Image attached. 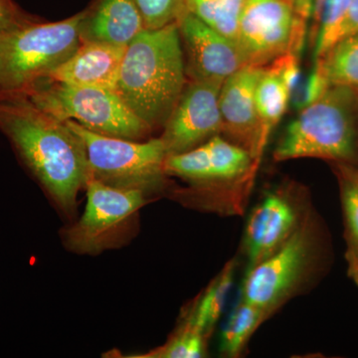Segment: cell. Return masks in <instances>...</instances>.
Here are the masks:
<instances>
[{
	"instance_id": "9c48e42d",
	"label": "cell",
	"mask_w": 358,
	"mask_h": 358,
	"mask_svg": "<svg viewBox=\"0 0 358 358\" xmlns=\"http://www.w3.org/2000/svg\"><path fill=\"white\" fill-rule=\"evenodd\" d=\"M307 21L286 0H245L236 44L246 65L267 66L287 53L301 55Z\"/></svg>"
},
{
	"instance_id": "30bf717a",
	"label": "cell",
	"mask_w": 358,
	"mask_h": 358,
	"mask_svg": "<svg viewBox=\"0 0 358 358\" xmlns=\"http://www.w3.org/2000/svg\"><path fill=\"white\" fill-rule=\"evenodd\" d=\"M223 83L189 80L164 124L166 155L183 154L222 133L219 94Z\"/></svg>"
},
{
	"instance_id": "e0dca14e",
	"label": "cell",
	"mask_w": 358,
	"mask_h": 358,
	"mask_svg": "<svg viewBox=\"0 0 358 358\" xmlns=\"http://www.w3.org/2000/svg\"><path fill=\"white\" fill-rule=\"evenodd\" d=\"M256 108L260 122V152L263 155L273 129L288 109L291 95L277 71L264 66L256 87Z\"/></svg>"
},
{
	"instance_id": "603a6c76",
	"label": "cell",
	"mask_w": 358,
	"mask_h": 358,
	"mask_svg": "<svg viewBox=\"0 0 358 358\" xmlns=\"http://www.w3.org/2000/svg\"><path fill=\"white\" fill-rule=\"evenodd\" d=\"M206 336L185 315L173 338L164 346L152 350L141 358H197L206 352Z\"/></svg>"
},
{
	"instance_id": "7a4b0ae2",
	"label": "cell",
	"mask_w": 358,
	"mask_h": 358,
	"mask_svg": "<svg viewBox=\"0 0 358 358\" xmlns=\"http://www.w3.org/2000/svg\"><path fill=\"white\" fill-rule=\"evenodd\" d=\"M178 22L145 29L127 46L115 91L150 129L164 127L186 81Z\"/></svg>"
},
{
	"instance_id": "5b68a950",
	"label": "cell",
	"mask_w": 358,
	"mask_h": 358,
	"mask_svg": "<svg viewBox=\"0 0 358 358\" xmlns=\"http://www.w3.org/2000/svg\"><path fill=\"white\" fill-rule=\"evenodd\" d=\"M322 249L319 220L310 209L279 249L246 271L240 299L271 317L310 281L319 267Z\"/></svg>"
},
{
	"instance_id": "4316f807",
	"label": "cell",
	"mask_w": 358,
	"mask_h": 358,
	"mask_svg": "<svg viewBox=\"0 0 358 358\" xmlns=\"http://www.w3.org/2000/svg\"><path fill=\"white\" fill-rule=\"evenodd\" d=\"M270 65L281 78L282 84L286 87L289 95L293 96L294 92L301 83V73L300 67V55L294 53H287L275 59Z\"/></svg>"
},
{
	"instance_id": "7402d4cb",
	"label": "cell",
	"mask_w": 358,
	"mask_h": 358,
	"mask_svg": "<svg viewBox=\"0 0 358 358\" xmlns=\"http://www.w3.org/2000/svg\"><path fill=\"white\" fill-rule=\"evenodd\" d=\"M186 11L236 43L245 0H185Z\"/></svg>"
},
{
	"instance_id": "ffe728a7",
	"label": "cell",
	"mask_w": 358,
	"mask_h": 358,
	"mask_svg": "<svg viewBox=\"0 0 358 358\" xmlns=\"http://www.w3.org/2000/svg\"><path fill=\"white\" fill-rule=\"evenodd\" d=\"M268 317L262 308L240 299L221 333L220 352L227 357H239L250 338Z\"/></svg>"
},
{
	"instance_id": "d4e9b609",
	"label": "cell",
	"mask_w": 358,
	"mask_h": 358,
	"mask_svg": "<svg viewBox=\"0 0 358 358\" xmlns=\"http://www.w3.org/2000/svg\"><path fill=\"white\" fill-rule=\"evenodd\" d=\"M355 34H358V0H352L350 2L345 13L331 28V31L327 33L324 36L317 38L315 59L324 55L339 40Z\"/></svg>"
},
{
	"instance_id": "4dcf8cb0",
	"label": "cell",
	"mask_w": 358,
	"mask_h": 358,
	"mask_svg": "<svg viewBox=\"0 0 358 358\" xmlns=\"http://www.w3.org/2000/svg\"><path fill=\"white\" fill-rule=\"evenodd\" d=\"M326 0H315V3H313V16H315V20L317 21H320V16H322V8H324V4Z\"/></svg>"
},
{
	"instance_id": "2e32d148",
	"label": "cell",
	"mask_w": 358,
	"mask_h": 358,
	"mask_svg": "<svg viewBox=\"0 0 358 358\" xmlns=\"http://www.w3.org/2000/svg\"><path fill=\"white\" fill-rule=\"evenodd\" d=\"M85 11L81 42H103L127 47L145 30L136 0H98Z\"/></svg>"
},
{
	"instance_id": "6da1fadb",
	"label": "cell",
	"mask_w": 358,
	"mask_h": 358,
	"mask_svg": "<svg viewBox=\"0 0 358 358\" xmlns=\"http://www.w3.org/2000/svg\"><path fill=\"white\" fill-rule=\"evenodd\" d=\"M0 131L61 210L74 215L90 176L82 138L22 95L0 96Z\"/></svg>"
},
{
	"instance_id": "d6986e66",
	"label": "cell",
	"mask_w": 358,
	"mask_h": 358,
	"mask_svg": "<svg viewBox=\"0 0 358 358\" xmlns=\"http://www.w3.org/2000/svg\"><path fill=\"white\" fill-rule=\"evenodd\" d=\"M331 87H343L358 95V34L339 40L315 59Z\"/></svg>"
},
{
	"instance_id": "ba28073f",
	"label": "cell",
	"mask_w": 358,
	"mask_h": 358,
	"mask_svg": "<svg viewBox=\"0 0 358 358\" xmlns=\"http://www.w3.org/2000/svg\"><path fill=\"white\" fill-rule=\"evenodd\" d=\"M87 204L81 218L63 231V243L71 252L96 255L117 248L134 230L136 215L150 197L138 190L110 187L89 176Z\"/></svg>"
},
{
	"instance_id": "5bb4252c",
	"label": "cell",
	"mask_w": 358,
	"mask_h": 358,
	"mask_svg": "<svg viewBox=\"0 0 358 358\" xmlns=\"http://www.w3.org/2000/svg\"><path fill=\"white\" fill-rule=\"evenodd\" d=\"M262 72L260 66L245 65L223 82L219 94L222 134L227 140L245 148L256 166L262 157L255 98L257 83Z\"/></svg>"
},
{
	"instance_id": "277c9868",
	"label": "cell",
	"mask_w": 358,
	"mask_h": 358,
	"mask_svg": "<svg viewBox=\"0 0 358 358\" xmlns=\"http://www.w3.org/2000/svg\"><path fill=\"white\" fill-rule=\"evenodd\" d=\"M357 101L352 90L331 87L289 124L275 148V162L310 157L345 164L355 159Z\"/></svg>"
},
{
	"instance_id": "4fadbf2b",
	"label": "cell",
	"mask_w": 358,
	"mask_h": 358,
	"mask_svg": "<svg viewBox=\"0 0 358 358\" xmlns=\"http://www.w3.org/2000/svg\"><path fill=\"white\" fill-rule=\"evenodd\" d=\"M178 22L188 79L223 83L246 65L239 47L233 40L196 16L186 11Z\"/></svg>"
},
{
	"instance_id": "8992f818",
	"label": "cell",
	"mask_w": 358,
	"mask_h": 358,
	"mask_svg": "<svg viewBox=\"0 0 358 358\" xmlns=\"http://www.w3.org/2000/svg\"><path fill=\"white\" fill-rule=\"evenodd\" d=\"M22 96L58 121L76 122L103 136L141 141L152 133L115 90L74 86L47 78Z\"/></svg>"
},
{
	"instance_id": "44dd1931",
	"label": "cell",
	"mask_w": 358,
	"mask_h": 358,
	"mask_svg": "<svg viewBox=\"0 0 358 358\" xmlns=\"http://www.w3.org/2000/svg\"><path fill=\"white\" fill-rule=\"evenodd\" d=\"M350 272L358 282V171L338 164Z\"/></svg>"
},
{
	"instance_id": "f546056e",
	"label": "cell",
	"mask_w": 358,
	"mask_h": 358,
	"mask_svg": "<svg viewBox=\"0 0 358 358\" xmlns=\"http://www.w3.org/2000/svg\"><path fill=\"white\" fill-rule=\"evenodd\" d=\"M286 1L293 6L296 14L303 20L308 21L312 15L315 0H286Z\"/></svg>"
},
{
	"instance_id": "83f0119b",
	"label": "cell",
	"mask_w": 358,
	"mask_h": 358,
	"mask_svg": "<svg viewBox=\"0 0 358 358\" xmlns=\"http://www.w3.org/2000/svg\"><path fill=\"white\" fill-rule=\"evenodd\" d=\"M36 20L23 13L13 0H0V36Z\"/></svg>"
},
{
	"instance_id": "f1b7e54d",
	"label": "cell",
	"mask_w": 358,
	"mask_h": 358,
	"mask_svg": "<svg viewBox=\"0 0 358 358\" xmlns=\"http://www.w3.org/2000/svg\"><path fill=\"white\" fill-rule=\"evenodd\" d=\"M352 0H326L320 16L319 37L324 36L338 23Z\"/></svg>"
},
{
	"instance_id": "ac0fdd59",
	"label": "cell",
	"mask_w": 358,
	"mask_h": 358,
	"mask_svg": "<svg viewBox=\"0 0 358 358\" xmlns=\"http://www.w3.org/2000/svg\"><path fill=\"white\" fill-rule=\"evenodd\" d=\"M235 260L230 261L193 303L186 315L208 338L222 315L234 282Z\"/></svg>"
},
{
	"instance_id": "9a60e30c",
	"label": "cell",
	"mask_w": 358,
	"mask_h": 358,
	"mask_svg": "<svg viewBox=\"0 0 358 358\" xmlns=\"http://www.w3.org/2000/svg\"><path fill=\"white\" fill-rule=\"evenodd\" d=\"M126 48L103 42H81L49 79L74 86L115 90Z\"/></svg>"
},
{
	"instance_id": "3957f363",
	"label": "cell",
	"mask_w": 358,
	"mask_h": 358,
	"mask_svg": "<svg viewBox=\"0 0 358 358\" xmlns=\"http://www.w3.org/2000/svg\"><path fill=\"white\" fill-rule=\"evenodd\" d=\"M86 11L58 22L38 20L0 36V96L25 95L81 44Z\"/></svg>"
},
{
	"instance_id": "cb8c5ba5",
	"label": "cell",
	"mask_w": 358,
	"mask_h": 358,
	"mask_svg": "<svg viewBox=\"0 0 358 358\" xmlns=\"http://www.w3.org/2000/svg\"><path fill=\"white\" fill-rule=\"evenodd\" d=\"M145 29H159L176 22L186 13L185 0H136Z\"/></svg>"
},
{
	"instance_id": "7c38bea8",
	"label": "cell",
	"mask_w": 358,
	"mask_h": 358,
	"mask_svg": "<svg viewBox=\"0 0 358 358\" xmlns=\"http://www.w3.org/2000/svg\"><path fill=\"white\" fill-rule=\"evenodd\" d=\"M256 167L245 148L221 138L220 134L183 154L167 155L164 162L167 176L185 179L199 189L252 178Z\"/></svg>"
},
{
	"instance_id": "484cf974",
	"label": "cell",
	"mask_w": 358,
	"mask_h": 358,
	"mask_svg": "<svg viewBox=\"0 0 358 358\" xmlns=\"http://www.w3.org/2000/svg\"><path fill=\"white\" fill-rule=\"evenodd\" d=\"M329 88L331 86L322 73V68L319 63L315 62V67H313L307 81L300 84L292 99H294L296 107L301 110L319 100L320 96H324Z\"/></svg>"
},
{
	"instance_id": "8fae6325",
	"label": "cell",
	"mask_w": 358,
	"mask_h": 358,
	"mask_svg": "<svg viewBox=\"0 0 358 358\" xmlns=\"http://www.w3.org/2000/svg\"><path fill=\"white\" fill-rule=\"evenodd\" d=\"M291 187H278L263 195L249 214L244 233L247 270L279 249L303 222L310 209Z\"/></svg>"
},
{
	"instance_id": "52a82bcc",
	"label": "cell",
	"mask_w": 358,
	"mask_h": 358,
	"mask_svg": "<svg viewBox=\"0 0 358 358\" xmlns=\"http://www.w3.org/2000/svg\"><path fill=\"white\" fill-rule=\"evenodd\" d=\"M66 124L84 141L91 178L110 187L138 190L148 197L166 187L167 155L160 138L124 140L94 133L76 122Z\"/></svg>"
}]
</instances>
